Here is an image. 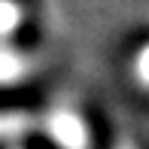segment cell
<instances>
[{"mask_svg": "<svg viewBox=\"0 0 149 149\" xmlns=\"http://www.w3.org/2000/svg\"><path fill=\"white\" fill-rule=\"evenodd\" d=\"M43 131L61 149H88V128H85L82 116L73 110H55L52 116H46Z\"/></svg>", "mask_w": 149, "mask_h": 149, "instance_id": "6da1fadb", "label": "cell"}, {"mask_svg": "<svg viewBox=\"0 0 149 149\" xmlns=\"http://www.w3.org/2000/svg\"><path fill=\"white\" fill-rule=\"evenodd\" d=\"M37 128H43V119L31 116V113H0V140L22 137V134H31Z\"/></svg>", "mask_w": 149, "mask_h": 149, "instance_id": "7a4b0ae2", "label": "cell"}, {"mask_svg": "<svg viewBox=\"0 0 149 149\" xmlns=\"http://www.w3.org/2000/svg\"><path fill=\"white\" fill-rule=\"evenodd\" d=\"M28 73V58L22 52H12V49H0V85H9L18 82V79Z\"/></svg>", "mask_w": 149, "mask_h": 149, "instance_id": "3957f363", "label": "cell"}, {"mask_svg": "<svg viewBox=\"0 0 149 149\" xmlns=\"http://www.w3.org/2000/svg\"><path fill=\"white\" fill-rule=\"evenodd\" d=\"M22 18H24V9L15 0H0V37H9L22 24Z\"/></svg>", "mask_w": 149, "mask_h": 149, "instance_id": "277c9868", "label": "cell"}, {"mask_svg": "<svg viewBox=\"0 0 149 149\" xmlns=\"http://www.w3.org/2000/svg\"><path fill=\"white\" fill-rule=\"evenodd\" d=\"M134 76H137V82L149 88V46L137 52V58H134Z\"/></svg>", "mask_w": 149, "mask_h": 149, "instance_id": "5b68a950", "label": "cell"}, {"mask_svg": "<svg viewBox=\"0 0 149 149\" xmlns=\"http://www.w3.org/2000/svg\"><path fill=\"white\" fill-rule=\"evenodd\" d=\"M116 149H137L134 143H128V140H122V143H116Z\"/></svg>", "mask_w": 149, "mask_h": 149, "instance_id": "8992f818", "label": "cell"}]
</instances>
